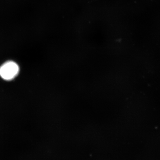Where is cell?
Masks as SVG:
<instances>
[{"instance_id": "cell-1", "label": "cell", "mask_w": 160, "mask_h": 160, "mask_svg": "<svg viewBox=\"0 0 160 160\" xmlns=\"http://www.w3.org/2000/svg\"><path fill=\"white\" fill-rule=\"evenodd\" d=\"M19 72V67L16 63L9 61L0 67V76L3 79L10 81L14 79Z\"/></svg>"}]
</instances>
